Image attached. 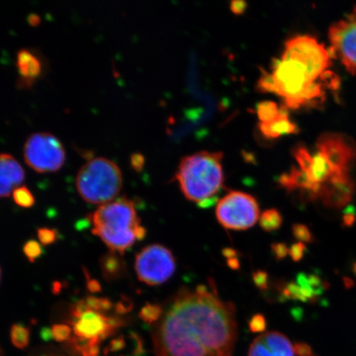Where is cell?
<instances>
[{"label":"cell","instance_id":"obj_15","mask_svg":"<svg viewBox=\"0 0 356 356\" xmlns=\"http://www.w3.org/2000/svg\"><path fill=\"white\" fill-rule=\"evenodd\" d=\"M17 68L20 74L19 86L29 88L42 73V65L39 58L32 51L24 49L17 53Z\"/></svg>","mask_w":356,"mask_h":356},{"label":"cell","instance_id":"obj_23","mask_svg":"<svg viewBox=\"0 0 356 356\" xmlns=\"http://www.w3.org/2000/svg\"><path fill=\"white\" fill-rule=\"evenodd\" d=\"M13 197L17 206L24 208H31L34 206L35 198L33 195L26 186H19L13 191Z\"/></svg>","mask_w":356,"mask_h":356},{"label":"cell","instance_id":"obj_44","mask_svg":"<svg viewBox=\"0 0 356 356\" xmlns=\"http://www.w3.org/2000/svg\"><path fill=\"white\" fill-rule=\"evenodd\" d=\"M2 355L1 349H0V356Z\"/></svg>","mask_w":356,"mask_h":356},{"label":"cell","instance_id":"obj_38","mask_svg":"<svg viewBox=\"0 0 356 356\" xmlns=\"http://www.w3.org/2000/svg\"><path fill=\"white\" fill-rule=\"evenodd\" d=\"M131 309V302H127V300H124L123 302H118V305L115 307V312L119 314H124L130 311Z\"/></svg>","mask_w":356,"mask_h":356},{"label":"cell","instance_id":"obj_24","mask_svg":"<svg viewBox=\"0 0 356 356\" xmlns=\"http://www.w3.org/2000/svg\"><path fill=\"white\" fill-rule=\"evenodd\" d=\"M84 302L88 309L91 310L99 312L102 314H106V312L113 308V302L105 298L88 297L84 299Z\"/></svg>","mask_w":356,"mask_h":356},{"label":"cell","instance_id":"obj_36","mask_svg":"<svg viewBox=\"0 0 356 356\" xmlns=\"http://www.w3.org/2000/svg\"><path fill=\"white\" fill-rule=\"evenodd\" d=\"M124 345H126V342H124L122 337L115 338V339L111 342L106 351H113H113L122 350L124 348Z\"/></svg>","mask_w":356,"mask_h":356},{"label":"cell","instance_id":"obj_13","mask_svg":"<svg viewBox=\"0 0 356 356\" xmlns=\"http://www.w3.org/2000/svg\"><path fill=\"white\" fill-rule=\"evenodd\" d=\"M354 191L355 184L350 176H340L322 185L319 198H321L325 206L341 209L350 202Z\"/></svg>","mask_w":356,"mask_h":356},{"label":"cell","instance_id":"obj_42","mask_svg":"<svg viewBox=\"0 0 356 356\" xmlns=\"http://www.w3.org/2000/svg\"><path fill=\"white\" fill-rule=\"evenodd\" d=\"M353 270H354L355 274L356 275V264L354 265Z\"/></svg>","mask_w":356,"mask_h":356},{"label":"cell","instance_id":"obj_19","mask_svg":"<svg viewBox=\"0 0 356 356\" xmlns=\"http://www.w3.org/2000/svg\"><path fill=\"white\" fill-rule=\"evenodd\" d=\"M259 221L262 229L266 232H273V231L279 229L282 225L283 218L282 213L277 210L270 209V210L265 211L261 213Z\"/></svg>","mask_w":356,"mask_h":356},{"label":"cell","instance_id":"obj_29","mask_svg":"<svg viewBox=\"0 0 356 356\" xmlns=\"http://www.w3.org/2000/svg\"><path fill=\"white\" fill-rule=\"evenodd\" d=\"M38 237L43 245L55 243L60 238L59 233L54 229L42 228L38 231Z\"/></svg>","mask_w":356,"mask_h":356},{"label":"cell","instance_id":"obj_4","mask_svg":"<svg viewBox=\"0 0 356 356\" xmlns=\"http://www.w3.org/2000/svg\"><path fill=\"white\" fill-rule=\"evenodd\" d=\"M222 159L221 153L202 151L181 160L176 178L186 198L200 204L212 199L224 184Z\"/></svg>","mask_w":356,"mask_h":356},{"label":"cell","instance_id":"obj_34","mask_svg":"<svg viewBox=\"0 0 356 356\" xmlns=\"http://www.w3.org/2000/svg\"><path fill=\"white\" fill-rule=\"evenodd\" d=\"M273 250L277 259H283L286 257L289 252V249L286 244L277 243L273 246Z\"/></svg>","mask_w":356,"mask_h":356},{"label":"cell","instance_id":"obj_3","mask_svg":"<svg viewBox=\"0 0 356 356\" xmlns=\"http://www.w3.org/2000/svg\"><path fill=\"white\" fill-rule=\"evenodd\" d=\"M92 232L104 241L110 251L123 255L136 240L145 237L146 230L131 200L120 198L104 204L91 216Z\"/></svg>","mask_w":356,"mask_h":356},{"label":"cell","instance_id":"obj_40","mask_svg":"<svg viewBox=\"0 0 356 356\" xmlns=\"http://www.w3.org/2000/svg\"><path fill=\"white\" fill-rule=\"evenodd\" d=\"M29 22H30V24L33 25V26H35V25H38L40 22V17L37 15H31L29 17Z\"/></svg>","mask_w":356,"mask_h":356},{"label":"cell","instance_id":"obj_28","mask_svg":"<svg viewBox=\"0 0 356 356\" xmlns=\"http://www.w3.org/2000/svg\"><path fill=\"white\" fill-rule=\"evenodd\" d=\"M293 234L297 240L302 243H310L314 241V235L305 225L296 224L293 226Z\"/></svg>","mask_w":356,"mask_h":356},{"label":"cell","instance_id":"obj_16","mask_svg":"<svg viewBox=\"0 0 356 356\" xmlns=\"http://www.w3.org/2000/svg\"><path fill=\"white\" fill-rule=\"evenodd\" d=\"M99 266L102 277L108 282H114L126 275L127 265L119 253L110 251L101 257Z\"/></svg>","mask_w":356,"mask_h":356},{"label":"cell","instance_id":"obj_41","mask_svg":"<svg viewBox=\"0 0 356 356\" xmlns=\"http://www.w3.org/2000/svg\"><path fill=\"white\" fill-rule=\"evenodd\" d=\"M344 284L346 288H351L354 286V282L350 278H344Z\"/></svg>","mask_w":356,"mask_h":356},{"label":"cell","instance_id":"obj_27","mask_svg":"<svg viewBox=\"0 0 356 356\" xmlns=\"http://www.w3.org/2000/svg\"><path fill=\"white\" fill-rule=\"evenodd\" d=\"M51 331L52 338L58 342H64L70 339L72 328L66 324H55Z\"/></svg>","mask_w":356,"mask_h":356},{"label":"cell","instance_id":"obj_26","mask_svg":"<svg viewBox=\"0 0 356 356\" xmlns=\"http://www.w3.org/2000/svg\"><path fill=\"white\" fill-rule=\"evenodd\" d=\"M248 356H277L266 346L261 337L256 338L249 348Z\"/></svg>","mask_w":356,"mask_h":356},{"label":"cell","instance_id":"obj_39","mask_svg":"<svg viewBox=\"0 0 356 356\" xmlns=\"http://www.w3.org/2000/svg\"><path fill=\"white\" fill-rule=\"evenodd\" d=\"M132 167L136 169V171H140L141 168L144 165V159L140 154H135L131 158Z\"/></svg>","mask_w":356,"mask_h":356},{"label":"cell","instance_id":"obj_12","mask_svg":"<svg viewBox=\"0 0 356 356\" xmlns=\"http://www.w3.org/2000/svg\"><path fill=\"white\" fill-rule=\"evenodd\" d=\"M316 149L323 154L337 170L350 171L356 160V145L343 134L324 133L319 137Z\"/></svg>","mask_w":356,"mask_h":356},{"label":"cell","instance_id":"obj_33","mask_svg":"<svg viewBox=\"0 0 356 356\" xmlns=\"http://www.w3.org/2000/svg\"><path fill=\"white\" fill-rule=\"evenodd\" d=\"M293 349L299 356H315L311 347L308 344L302 343V342H298L293 346Z\"/></svg>","mask_w":356,"mask_h":356},{"label":"cell","instance_id":"obj_37","mask_svg":"<svg viewBox=\"0 0 356 356\" xmlns=\"http://www.w3.org/2000/svg\"><path fill=\"white\" fill-rule=\"evenodd\" d=\"M87 275V286L88 289V291L92 293H99L101 291V286L99 282H97L95 279H90L89 278V275H88V273H86Z\"/></svg>","mask_w":356,"mask_h":356},{"label":"cell","instance_id":"obj_18","mask_svg":"<svg viewBox=\"0 0 356 356\" xmlns=\"http://www.w3.org/2000/svg\"><path fill=\"white\" fill-rule=\"evenodd\" d=\"M260 337L266 346L277 356H295L293 346L283 334L268 332Z\"/></svg>","mask_w":356,"mask_h":356},{"label":"cell","instance_id":"obj_7","mask_svg":"<svg viewBox=\"0 0 356 356\" xmlns=\"http://www.w3.org/2000/svg\"><path fill=\"white\" fill-rule=\"evenodd\" d=\"M216 217L227 229L246 230L254 226L259 220V204L251 195L231 191L218 203Z\"/></svg>","mask_w":356,"mask_h":356},{"label":"cell","instance_id":"obj_32","mask_svg":"<svg viewBox=\"0 0 356 356\" xmlns=\"http://www.w3.org/2000/svg\"><path fill=\"white\" fill-rule=\"evenodd\" d=\"M305 251V244L299 242L292 245V247L289 248V254L291 255L293 261H299L304 257Z\"/></svg>","mask_w":356,"mask_h":356},{"label":"cell","instance_id":"obj_22","mask_svg":"<svg viewBox=\"0 0 356 356\" xmlns=\"http://www.w3.org/2000/svg\"><path fill=\"white\" fill-rule=\"evenodd\" d=\"M163 307L159 305L147 304L141 309L139 317L147 324H155L163 315Z\"/></svg>","mask_w":356,"mask_h":356},{"label":"cell","instance_id":"obj_10","mask_svg":"<svg viewBox=\"0 0 356 356\" xmlns=\"http://www.w3.org/2000/svg\"><path fill=\"white\" fill-rule=\"evenodd\" d=\"M135 268L138 279L148 286H159L172 277L176 270L172 252L159 244L142 249L136 257Z\"/></svg>","mask_w":356,"mask_h":356},{"label":"cell","instance_id":"obj_20","mask_svg":"<svg viewBox=\"0 0 356 356\" xmlns=\"http://www.w3.org/2000/svg\"><path fill=\"white\" fill-rule=\"evenodd\" d=\"M282 111L273 102H262L257 106V117L261 124L268 123L277 118Z\"/></svg>","mask_w":356,"mask_h":356},{"label":"cell","instance_id":"obj_25","mask_svg":"<svg viewBox=\"0 0 356 356\" xmlns=\"http://www.w3.org/2000/svg\"><path fill=\"white\" fill-rule=\"evenodd\" d=\"M24 254L28 258L30 262H35L41 257L43 253V249L39 243L35 240H30L24 244Z\"/></svg>","mask_w":356,"mask_h":356},{"label":"cell","instance_id":"obj_2","mask_svg":"<svg viewBox=\"0 0 356 356\" xmlns=\"http://www.w3.org/2000/svg\"><path fill=\"white\" fill-rule=\"evenodd\" d=\"M258 86L282 97L287 108L298 109L323 102L328 90L339 86V79L336 74L319 79L300 62L280 57L275 61L271 73L262 75Z\"/></svg>","mask_w":356,"mask_h":356},{"label":"cell","instance_id":"obj_35","mask_svg":"<svg viewBox=\"0 0 356 356\" xmlns=\"http://www.w3.org/2000/svg\"><path fill=\"white\" fill-rule=\"evenodd\" d=\"M253 279H254V282L258 287L261 289H266L267 284V275L264 271H257L253 275Z\"/></svg>","mask_w":356,"mask_h":356},{"label":"cell","instance_id":"obj_31","mask_svg":"<svg viewBox=\"0 0 356 356\" xmlns=\"http://www.w3.org/2000/svg\"><path fill=\"white\" fill-rule=\"evenodd\" d=\"M356 221V211L353 206H348L345 209L343 216H342V225L347 228L353 226Z\"/></svg>","mask_w":356,"mask_h":356},{"label":"cell","instance_id":"obj_8","mask_svg":"<svg viewBox=\"0 0 356 356\" xmlns=\"http://www.w3.org/2000/svg\"><path fill=\"white\" fill-rule=\"evenodd\" d=\"M25 162L39 173L59 171L65 162V150L61 142L50 133H35L26 140Z\"/></svg>","mask_w":356,"mask_h":356},{"label":"cell","instance_id":"obj_6","mask_svg":"<svg viewBox=\"0 0 356 356\" xmlns=\"http://www.w3.org/2000/svg\"><path fill=\"white\" fill-rule=\"evenodd\" d=\"M332 53L317 39L309 35H296L284 44L282 57L295 60L320 79L331 76Z\"/></svg>","mask_w":356,"mask_h":356},{"label":"cell","instance_id":"obj_9","mask_svg":"<svg viewBox=\"0 0 356 356\" xmlns=\"http://www.w3.org/2000/svg\"><path fill=\"white\" fill-rule=\"evenodd\" d=\"M70 318L74 336L86 340L102 341L113 335L124 324L121 318L108 317L105 314L88 309L84 300L73 306Z\"/></svg>","mask_w":356,"mask_h":356},{"label":"cell","instance_id":"obj_21","mask_svg":"<svg viewBox=\"0 0 356 356\" xmlns=\"http://www.w3.org/2000/svg\"><path fill=\"white\" fill-rule=\"evenodd\" d=\"M10 338L13 346L19 349H25L29 345L30 331L22 323L13 325L10 331Z\"/></svg>","mask_w":356,"mask_h":356},{"label":"cell","instance_id":"obj_17","mask_svg":"<svg viewBox=\"0 0 356 356\" xmlns=\"http://www.w3.org/2000/svg\"><path fill=\"white\" fill-rule=\"evenodd\" d=\"M260 130L267 138L275 139L284 135L297 132V126L289 119L286 111H282L277 118L268 123L261 124Z\"/></svg>","mask_w":356,"mask_h":356},{"label":"cell","instance_id":"obj_30","mask_svg":"<svg viewBox=\"0 0 356 356\" xmlns=\"http://www.w3.org/2000/svg\"><path fill=\"white\" fill-rule=\"evenodd\" d=\"M266 327V319L261 314H257L253 316L250 323H249V327L252 332H264Z\"/></svg>","mask_w":356,"mask_h":356},{"label":"cell","instance_id":"obj_5","mask_svg":"<svg viewBox=\"0 0 356 356\" xmlns=\"http://www.w3.org/2000/svg\"><path fill=\"white\" fill-rule=\"evenodd\" d=\"M123 185L121 169L108 159L90 160L80 168L76 186L88 203L106 204L118 197Z\"/></svg>","mask_w":356,"mask_h":356},{"label":"cell","instance_id":"obj_1","mask_svg":"<svg viewBox=\"0 0 356 356\" xmlns=\"http://www.w3.org/2000/svg\"><path fill=\"white\" fill-rule=\"evenodd\" d=\"M154 324L156 356H232L238 337L233 304L207 286L178 291Z\"/></svg>","mask_w":356,"mask_h":356},{"label":"cell","instance_id":"obj_43","mask_svg":"<svg viewBox=\"0 0 356 356\" xmlns=\"http://www.w3.org/2000/svg\"><path fill=\"white\" fill-rule=\"evenodd\" d=\"M0 280H1V270H0Z\"/></svg>","mask_w":356,"mask_h":356},{"label":"cell","instance_id":"obj_14","mask_svg":"<svg viewBox=\"0 0 356 356\" xmlns=\"http://www.w3.org/2000/svg\"><path fill=\"white\" fill-rule=\"evenodd\" d=\"M25 178L24 168L10 154H0V198L10 197Z\"/></svg>","mask_w":356,"mask_h":356},{"label":"cell","instance_id":"obj_11","mask_svg":"<svg viewBox=\"0 0 356 356\" xmlns=\"http://www.w3.org/2000/svg\"><path fill=\"white\" fill-rule=\"evenodd\" d=\"M328 35L332 55L350 74L356 75V8L345 19L332 24Z\"/></svg>","mask_w":356,"mask_h":356}]
</instances>
